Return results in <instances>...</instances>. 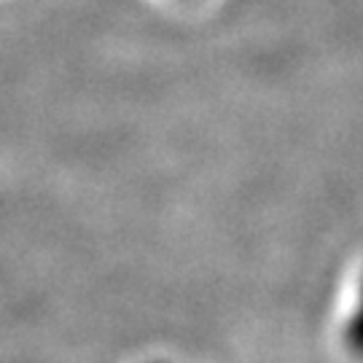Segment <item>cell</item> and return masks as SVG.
<instances>
[{"label":"cell","mask_w":363,"mask_h":363,"mask_svg":"<svg viewBox=\"0 0 363 363\" xmlns=\"http://www.w3.org/2000/svg\"><path fill=\"white\" fill-rule=\"evenodd\" d=\"M345 342L350 345L352 352L363 355V283H361V298H358L355 315H352L347 328H345Z\"/></svg>","instance_id":"cell-1"}]
</instances>
